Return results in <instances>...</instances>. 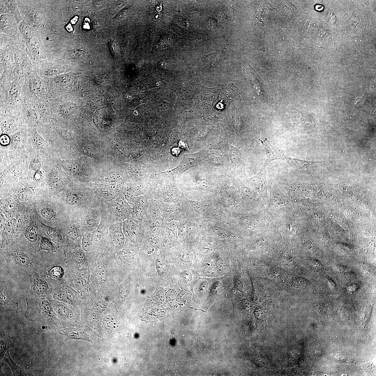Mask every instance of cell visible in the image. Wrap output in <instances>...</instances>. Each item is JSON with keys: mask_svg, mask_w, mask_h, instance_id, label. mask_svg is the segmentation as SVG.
Wrapping results in <instances>:
<instances>
[{"mask_svg": "<svg viewBox=\"0 0 376 376\" xmlns=\"http://www.w3.org/2000/svg\"><path fill=\"white\" fill-rule=\"evenodd\" d=\"M30 276V295L34 298L50 296L52 291L51 278L47 272H35Z\"/></svg>", "mask_w": 376, "mask_h": 376, "instance_id": "2", "label": "cell"}, {"mask_svg": "<svg viewBox=\"0 0 376 376\" xmlns=\"http://www.w3.org/2000/svg\"><path fill=\"white\" fill-rule=\"evenodd\" d=\"M65 68L62 65H56L49 69L47 72L49 74L54 75L59 74L63 72Z\"/></svg>", "mask_w": 376, "mask_h": 376, "instance_id": "22", "label": "cell"}, {"mask_svg": "<svg viewBox=\"0 0 376 376\" xmlns=\"http://www.w3.org/2000/svg\"><path fill=\"white\" fill-rule=\"evenodd\" d=\"M0 288L1 304L2 309L6 310L16 309L18 306L10 298L6 284L4 282L1 281Z\"/></svg>", "mask_w": 376, "mask_h": 376, "instance_id": "4", "label": "cell"}, {"mask_svg": "<svg viewBox=\"0 0 376 376\" xmlns=\"http://www.w3.org/2000/svg\"><path fill=\"white\" fill-rule=\"evenodd\" d=\"M86 22H90V20H89V18H86Z\"/></svg>", "mask_w": 376, "mask_h": 376, "instance_id": "49", "label": "cell"}, {"mask_svg": "<svg viewBox=\"0 0 376 376\" xmlns=\"http://www.w3.org/2000/svg\"><path fill=\"white\" fill-rule=\"evenodd\" d=\"M9 355V351H8L7 353L6 354V356H5V359H6V361L8 362L10 365V367H11L13 372L14 373V374H15V375H17V374L22 375V372L21 371L20 368L17 366V365L12 361V360H11V358H10V357Z\"/></svg>", "mask_w": 376, "mask_h": 376, "instance_id": "14", "label": "cell"}, {"mask_svg": "<svg viewBox=\"0 0 376 376\" xmlns=\"http://www.w3.org/2000/svg\"><path fill=\"white\" fill-rule=\"evenodd\" d=\"M115 204L119 210L125 211L129 208V203L123 197H119L115 200Z\"/></svg>", "mask_w": 376, "mask_h": 376, "instance_id": "12", "label": "cell"}, {"mask_svg": "<svg viewBox=\"0 0 376 376\" xmlns=\"http://www.w3.org/2000/svg\"><path fill=\"white\" fill-rule=\"evenodd\" d=\"M42 177V174L41 172L39 170L37 171L36 172L35 175H34V178L36 181H39L41 180Z\"/></svg>", "mask_w": 376, "mask_h": 376, "instance_id": "42", "label": "cell"}, {"mask_svg": "<svg viewBox=\"0 0 376 376\" xmlns=\"http://www.w3.org/2000/svg\"><path fill=\"white\" fill-rule=\"evenodd\" d=\"M20 88L18 86L12 88L10 92V99L12 101H14L18 99L20 94Z\"/></svg>", "mask_w": 376, "mask_h": 376, "instance_id": "28", "label": "cell"}, {"mask_svg": "<svg viewBox=\"0 0 376 376\" xmlns=\"http://www.w3.org/2000/svg\"><path fill=\"white\" fill-rule=\"evenodd\" d=\"M33 196V193L27 188H23L18 193V198L21 201H26L30 199Z\"/></svg>", "mask_w": 376, "mask_h": 376, "instance_id": "10", "label": "cell"}, {"mask_svg": "<svg viewBox=\"0 0 376 376\" xmlns=\"http://www.w3.org/2000/svg\"><path fill=\"white\" fill-rule=\"evenodd\" d=\"M25 235L26 239L31 243H35L38 240V234L32 231H26Z\"/></svg>", "mask_w": 376, "mask_h": 376, "instance_id": "25", "label": "cell"}, {"mask_svg": "<svg viewBox=\"0 0 376 376\" xmlns=\"http://www.w3.org/2000/svg\"><path fill=\"white\" fill-rule=\"evenodd\" d=\"M217 266H218L220 270H226L227 269L228 265L226 262H217Z\"/></svg>", "mask_w": 376, "mask_h": 376, "instance_id": "38", "label": "cell"}, {"mask_svg": "<svg viewBox=\"0 0 376 376\" xmlns=\"http://www.w3.org/2000/svg\"><path fill=\"white\" fill-rule=\"evenodd\" d=\"M22 139V136H21L20 133H17L14 134L12 137V145L13 146L15 147L17 146L20 143Z\"/></svg>", "mask_w": 376, "mask_h": 376, "instance_id": "32", "label": "cell"}, {"mask_svg": "<svg viewBox=\"0 0 376 376\" xmlns=\"http://www.w3.org/2000/svg\"><path fill=\"white\" fill-rule=\"evenodd\" d=\"M83 28L85 29H88H88H89L90 27V26L88 24V23H86V24H85L84 25Z\"/></svg>", "mask_w": 376, "mask_h": 376, "instance_id": "48", "label": "cell"}, {"mask_svg": "<svg viewBox=\"0 0 376 376\" xmlns=\"http://www.w3.org/2000/svg\"><path fill=\"white\" fill-rule=\"evenodd\" d=\"M22 219L19 218L18 220L17 223V226L18 227H20L22 226Z\"/></svg>", "mask_w": 376, "mask_h": 376, "instance_id": "45", "label": "cell"}, {"mask_svg": "<svg viewBox=\"0 0 376 376\" xmlns=\"http://www.w3.org/2000/svg\"><path fill=\"white\" fill-rule=\"evenodd\" d=\"M97 219L95 217L91 214L87 218L86 224L87 226L90 227H94L96 225Z\"/></svg>", "mask_w": 376, "mask_h": 376, "instance_id": "33", "label": "cell"}, {"mask_svg": "<svg viewBox=\"0 0 376 376\" xmlns=\"http://www.w3.org/2000/svg\"><path fill=\"white\" fill-rule=\"evenodd\" d=\"M5 257L10 267L21 274L30 276L35 272L47 273V266L44 262L22 251L14 250Z\"/></svg>", "mask_w": 376, "mask_h": 376, "instance_id": "1", "label": "cell"}, {"mask_svg": "<svg viewBox=\"0 0 376 376\" xmlns=\"http://www.w3.org/2000/svg\"><path fill=\"white\" fill-rule=\"evenodd\" d=\"M128 287L126 282H124L120 286L119 289V292L121 296H122L125 294L128 291Z\"/></svg>", "mask_w": 376, "mask_h": 376, "instance_id": "35", "label": "cell"}, {"mask_svg": "<svg viewBox=\"0 0 376 376\" xmlns=\"http://www.w3.org/2000/svg\"><path fill=\"white\" fill-rule=\"evenodd\" d=\"M49 180L52 186L54 187L59 186L60 182V179L58 174L55 171L52 172L50 174Z\"/></svg>", "mask_w": 376, "mask_h": 376, "instance_id": "17", "label": "cell"}, {"mask_svg": "<svg viewBox=\"0 0 376 376\" xmlns=\"http://www.w3.org/2000/svg\"><path fill=\"white\" fill-rule=\"evenodd\" d=\"M97 276L99 279L105 282L107 279V272L106 270L102 267H100L97 273Z\"/></svg>", "mask_w": 376, "mask_h": 376, "instance_id": "29", "label": "cell"}, {"mask_svg": "<svg viewBox=\"0 0 376 376\" xmlns=\"http://www.w3.org/2000/svg\"><path fill=\"white\" fill-rule=\"evenodd\" d=\"M128 221L129 231L131 235L134 230V224L133 221L131 219H128Z\"/></svg>", "mask_w": 376, "mask_h": 376, "instance_id": "39", "label": "cell"}, {"mask_svg": "<svg viewBox=\"0 0 376 376\" xmlns=\"http://www.w3.org/2000/svg\"><path fill=\"white\" fill-rule=\"evenodd\" d=\"M220 55V52H217L205 55L207 59L209 66L211 67H216V65L219 60V57Z\"/></svg>", "mask_w": 376, "mask_h": 376, "instance_id": "11", "label": "cell"}, {"mask_svg": "<svg viewBox=\"0 0 376 376\" xmlns=\"http://www.w3.org/2000/svg\"><path fill=\"white\" fill-rule=\"evenodd\" d=\"M58 133L63 138L68 140H73L74 137L72 134H71L68 133L67 131L65 130H58Z\"/></svg>", "mask_w": 376, "mask_h": 376, "instance_id": "31", "label": "cell"}, {"mask_svg": "<svg viewBox=\"0 0 376 376\" xmlns=\"http://www.w3.org/2000/svg\"><path fill=\"white\" fill-rule=\"evenodd\" d=\"M70 80V76L66 75L57 77L54 79V81L58 85L65 86L69 83Z\"/></svg>", "mask_w": 376, "mask_h": 376, "instance_id": "16", "label": "cell"}, {"mask_svg": "<svg viewBox=\"0 0 376 376\" xmlns=\"http://www.w3.org/2000/svg\"><path fill=\"white\" fill-rule=\"evenodd\" d=\"M66 29H67V30L68 31L70 32L73 31V28L72 27V26H71V25L70 24H68L67 26H66Z\"/></svg>", "mask_w": 376, "mask_h": 376, "instance_id": "46", "label": "cell"}, {"mask_svg": "<svg viewBox=\"0 0 376 376\" xmlns=\"http://www.w3.org/2000/svg\"><path fill=\"white\" fill-rule=\"evenodd\" d=\"M192 207L195 212L200 214H205L208 210L207 205L203 202H195L193 203Z\"/></svg>", "mask_w": 376, "mask_h": 376, "instance_id": "9", "label": "cell"}, {"mask_svg": "<svg viewBox=\"0 0 376 376\" xmlns=\"http://www.w3.org/2000/svg\"><path fill=\"white\" fill-rule=\"evenodd\" d=\"M0 142L1 145L3 146H6L8 145L10 142V139L9 136L7 134H2L0 138Z\"/></svg>", "mask_w": 376, "mask_h": 376, "instance_id": "34", "label": "cell"}, {"mask_svg": "<svg viewBox=\"0 0 376 376\" xmlns=\"http://www.w3.org/2000/svg\"><path fill=\"white\" fill-rule=\"evenodd\" d=\"M71 56L73 58H77L80 56L81 53L79 51H76V50H73L70 52Z\"/></svg>", "mask_w": 376, "mask_h": 376, "instance_id": "43", "label": "cell"}, {"mask_svg": "<svg viewBox=\"0 0 376 376\" xmlns=\"http://www.w3.org/2000/svg\"><path fill=\"white\" fill-rule=\"evenodd\" d=\"M317 309L320 313L322 314H325L326 312L325 307L322 305H320V304L317 305Z\"/></svg>", "mask_w": 376, "mask_h": 376, "instance_id": "41", "label": "cell"}, {"mask_svg": "<svg viewBox=\"0 0 376 376\" xmlns=\"http://www.w3.org/2000/svg\"><path fill=\"white\" fill-rule=\"evenodd\" d=\"M31 88L34 94H40L43 93L45 91V86L41 81L35 80L32 81Z\"/></svg>", "mask_w": 376, "mask_h": 376, "instance_id": "7", "label": "cell"}, {"mask_svg": "<svg viewBox=\"0 0 376 376\" xmlns=\"http://www.w3.org/2000/svg\"><path fill=\"white\" fill-rule=\"evenodd\" d=\"M213 232L218 236L222 237L227 238L231 235V233L227 230L218 226H214L212 228Z\"/></svg>", "mask_w": 376, "mask_h": 376, "instance_id": "15", "label": "cell"}, {"mask_svg": "<svg viewBox=\"0 0 376 376\" xmlns=\"http://www.w3.org/2000/svg\"><path fill=\"white\" fill-rule=\"evenodd\" d=\"M78 17L77 16H76L74 18H73V19H71V23L72 24H75L77 22L78 20Z\"/></svg>", "mask_w": 376, "mask_h": 376, "instance_id": "47", "label": "cell"}, {"mask_svg": "<svg viewBox=\"0 0 376 376\" xmlns=\"http://www.w3.org/2000/svg\"><path fill=\"white\" fill-rule=\"evenodd\" d=\"M80 201V198L78 195L75 193H72L68 195L66 198V201L68 204L75 205L78 204Z\"/></svg>", "mask_w": 376, "mask_h": 376, "instance_id": "18", "label": "cell"}, {"mask_svg": "<svg viewBox=\"0 0 376 376\" xmlns=\"http://www.w3.org/2000/svg\"><path fill=\"white\" fill-rule=\"evenodd\" d=\"M41 214L44 218L49 221L54 218V213L51 209L49 208H44L41 210Z\"/></svg>", "mask_w": 376, "mask_h": 376, "instance_id": "23", "label": "cell"}, {"mask_svg": "<svg viewBox=\"0 0 376 376\" xmlns=\"http://www.w3.org/2000/svg\"><path fill=\"white\" fill-rule=\"evenodd\" d=\"M160 229V224L158 222H154L151 224L150 229L151 231L153 233H156L158 232Z\"/></svg>", "mask_w": 376, "mask_h": 376, "instance_id": "37", "label": "cell"}, {"mask_svg": "<svg viewBox=\"0 0 376 376\" xmlns=\"http://www.w3.org/2000/svg\"><path fill=\"white\" fill-rule=\"evenodd\" d=\"M101 194L106 199H110L113 197L114 192L112 190L107 187H104L100 190Z\"/></svg>", "mask_w": 376, "mask_h": 376, "instance_id": "21", "label": "cell"}, {"mask_svg": "<svg viewBox=\"0 0 376 376\" xmlns=\"http://www.w3.org/2000/svg\"><path fill=\"white\" fill-rule=\"evenodd\" d=\"M67 235L71 239L75 240L78 238V233L76 227L74 226H70L68 227L67 230Z\"/></svg>", "mask_w": 376, "mask_h": 376, "instance_id": "19", "label": "cell"}, {"mask_svg": "<svg viewBox=\"0 0 376 376\" xmlns=\"http://www.w3.org/2000/svg\"><path fill=\"white\" fill-rule=\"evenodd\" d=\"M33 139L34 144L37 147L40 148L43 146L44 140L36 131L34 132Z\"/></svg>", "mask_w": 376, "mask_h": 376, "instance_id": "24", "label": "cell"}, {"mask_svg": "<svg viewBox=\"0 0 376 376\" xmlns=\"http://www.w3.org/2000/svg\"><path fill=\"white\" fill-rule=\"evenodd\" d=\"M319 7H320V6H320V5H319ZM320 8V7H319V8ZM319 9H318L317 10H318ZM319 10H320V9H319Z\"/></svg>", "mask_w": 376, "mask_h": 376, "instance_id": "50", "label": "cell"}, {"mask_svg": "<svg viewBox=\"0 0 376 376\" xmlns=\"http://www.w3.org/2000/svg\"><path fill=\"white\" fill-rule=\"evenodd\" d=\"M123 234L126 237H128L130 236V234L129 231L128 220L124 221L123 223Z\"/></svg>", "mask_w": 376, "mask_h": 376, "instance_id": "36", "label": "cell"}, {"mask_svg": "<svg viewBox=\"0 0 376 376\" xmlns=\"http://www.w3.org/2000/svg\"><path fill=\"white\" fill-rule=\"evenodd\" d=\"M103 324L106 328L108 330L113 329L114 326V319L112 316H107L103 320Z\"/></svg>", "mask_w": 376, "mask_h": 376, "instance_id": "20", "label": "cell"}, {"mask_svg": "<svg viewBox=\"0 0 376 376\" xmlns=\"http://www.w3.org/2000/svg\"><path fill=\"white\" fill-rule=\"evenodd\" d=\"M74 259L76 263L81 264L85 260L86 256L82 252L78 251L74 254Z\"/></svg>", "mask_w": 376, "mask_h": 376, "instance_id": "30", "label": "cell"}, {"mask_svg": "<svg viewBox=\"0 0 376 376\" xmlns=\"http://www.w3.org/2000/svg\"><path fill=\"white\" fill-rule=\"evenodd\" d=\"M243 70L247 76L251 88L261 104L265 106L269 105V93L264 82L250 66H243Z\"/></svg>", "mask_w": 376, "mask_h": 376, "instance_id": "3", "label": "cell"}, {"mask_svg": "<svg viewBox=\"0 0 376 376\" xmlns=\"http://www.w3.org/2000/svg\"><path fill=\"white\" fill-rule=\"evenodd\" d=\"M46 250L50 252L55 251L54 249L52 242L48 239L46 237H42L40 245L38 251Z\"/></svg>", "mask_w": 376, "mask_h": 376, "instance_id": "8", "label": "cell"}, {"mask_svg": "<svg viewBox=\"0 0 376 376\" xmlns=\"http://www.w3.org/2000/svg\"><path fill=\"white\" fill-rule=\"evenodd\" d=\"M82 247L86 252H88L90 250L91 248V243L88 238L86 236L83 237L82 242Z\"/></svg>", "mask_w": 376, "mask_h": 376, "instance_id": "26", "label": "cell"}, {"mask_svg": "<svg viewBox=\"0 0 376 376\" xmlns=\"http://www.w3.org/2000/svg\"><path fill=\"white\" fill-rule=\"evenodd\" d=\"M17 222L16 220L14 219H12L10 220L8 222V224L10 227H13L15 226V225L17 224Z\"/></svg>", "mask_w": 376, "mask_h": 376, "instance_id": "44", "label": "cell"}, {"mask_svg": "<svg viewBox=\"0 0 376 376\" xmlns=\"http://www.w3.org/2000/svg\"><path fill=\"white\" fill-rule=\"evenodd\" d=\"M114 242L117 247L122 248L123 247L125 238L122 232L119 231L116 233L114 238Z\"/></svg>", "mask_w": 376, "mask_h": 376, "instance_id": "13", "label": "cell"}, {"mask_svg": "<svg viewBox=\"0 0 376 376\" xmlns=\"http://www.w3.org/2000/svg\"><path fill=\"white\" fill-rule=\"evenodd\" d=\"M208 286V282H203L201 284L200 287L199 291L200 292H204L207 290Z\"/></svg>", "mask_w": 376, "mask_h": 376, "instance_id": "40", "label": "cell"}, {"mask_svg": "<svg viewBox=\"0 0 376 376\" xmlns=\"http://www.w3.org/2000/svg\"><path fill=\"white\" fill-rule=\"evenodd\" d=\"M89 274L86 272H81L77 276L74 281L75 286L76 288L80 290L88 284L89 281Z\"/></svg>", "mask_w": 376, "mask_h": 376, "instance_id": "5", "label": "cell"}, {"mask_svg": "<svg viewBox=\"0 0 376 376\" xmlns=\"http://www.w3.org/2000/svg\"><path fill=\"white\" fill-rule=\"evenodd\" d=\"M47 274L53 279L60 280L64 275V271L62 267L54 266L47 271Z\"/></svg>", "mask_w": 376, "mask_h": 376, "instance_id": "6", "label": "cell"}, {"mask_svg": "<svg viewBox=\"0 0 376 376\" xmlns=\"http://www.w3.org/2000/svg\"><path fill=\"white\" fill-rule=\"evenodd\" d=\"M41 159L38 156L36 157L34 160L32 161L30 167L33 170L39 171V169L41 168Z\"/></svg>", "mask_w": 376, "mask_h": 376, "instance_id": "27", "label": "cell"}]
</instances>
